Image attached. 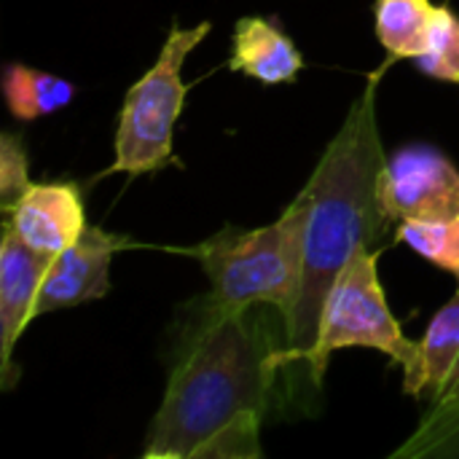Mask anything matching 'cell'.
<instances>
[{"instance_id": "1", "label": "cell", "mask_w": 459, "mask_h": 459, "mask_svg": "<svg viewBox=\"0 0 459 459\" xmlns=\"http://www.w3.org/2000/svg\"><path fill=\"white\" fill-rule=\"evenodd\" d=\"M266 320L210 307L167 379L145 438V459H255L261 425L285 368Z\"/></svg>"}, {"instance_id": "2", "label": "cell", "mask_w": 459, "mask_h": 459, "mask_svg": "<svg viewBox=\"0 0 459 459\" xmlns=\"http://www.w3.org/2000/svg\"><path fill=\"white\" fill-rule=\"evenodd\" d=\"M377 81L379 75H371L301 188L309 210L301 296L296 309L282 320L288 366L304 363L312 368L333 282L360 247L379 242L387 223L379 204V175L387 153L377 121Z\"/></svg>"}, {"instance_id": "3", "label": "cell", "mask_w": 459, "mask_h": 459, "mask_svg": "<svg viewBox=\"0 0 459 459\" xmlns=\"http://www.w3.org/2000/svg\"><path fill=\"white\" fill-rule=\"evenodd\" d=\"M307 210V196L299 191L277 221L258 229L223 226L188 250L210 280L215 307L253 309L266 304L282 320L296 309L304 280Z\"/></svg>"}, {"instance_id": "4", "label": "cell", "mask_w": 459, "mask_h": 459, "mask_svg": "<svg viewBox=\"0 0 459 459\" xmlns=\"http://www.w3.org/2000/svg\"><path fill=\"white\" fill-rule=\"evenodd\" d=\"M210 22L196 27L175 24L145 75L126 89L116 129V161L105 175H148L175 164V124L188 86L183 83L186 56L207 38Z\"/></svg>"}, {"instance_id": "5", "label": "cell", "mask_w": 459, "mask_h": 459, "mask_svg": "<svg viewBox=\"0 0 459 459\" xmlns=\"http://www.w3.org/2000/svg\"><path fill=\"white\" fill-rule=\"evenodd\" d=\"M377 261V250L360 247L333 282L320 323L315 360L309 368V379L315 385L323 382L331 355L347 347L377 350L401 368H409L414 363L417 342L406 339L401 323L395 320L379 282Z\"/></svg>"}, {"instance_id": "6", "label": "cell", "mask_w": 459, "mask_h": 459, "mask_svg": "<svg viewBox=\"0 0 459 459\" xmlns=\"http://www.w3.org/2000/svg\"><path fill=\"white\" fill-rule=\"evenodd\" d=\"M379 204L387 223L459 215V169L433 145H403L382 167Z\"/></svg>"}, {"instance_id": "7", "label": "cell", "mask_w": 459, "mask_h": 459, "mask_svg": "<svg viewBox=\"0 0 459 459\" xmlns=\"http://www.w3.org/2000/svg\"><path fill=\"white\" fill-rule=\"evenodd\" d=\"M124 245L126 242L121 237H113L97 226H86L70 247L51 258L38 290L35 317L105 299L110 293L113 253Z\"/></svg>"}, {"instance_id": "8", "label": "cell", "mask_w": 459, "mask_h": 459, "mask_svg": "<svg viewBox=\"0 0 459 459\" xmlns=\"http://www.w3.org/2000/svg\"><path fill=\"white\" fill-rule=\"evenodd\" d=\"M3 226L51 261L89 226L81 188L75 183H32L13 204L3 207Z\"/></svg>"}, {"instance_id": "9", "label": "cell", "mask_w": 459, "mask_h": 459, "mask_svg": "<svg viewBox=\"0 0 459 459\" xmlns=\"http://www.w3.org/2000/svg\"><path fill=\"white\" fill-rule=\"evenodd\" d=\"M48 258L27 247L11 229L3 226L0 239V379L3 387H13V350L30 320H35V301L48 269Z\"/></svg>"}, {"instance_id": "10", "label": "cell", "mask_w": 459, "mask_h": 459, "mask_svg": "<svg viewBox=\"0 0 459 459\" xmlns=\"http://www.w3.org/2000/svg\"><path fill=\"white\" fill-rule=\"evenodd\" d=\"M229 70L272 86L293 83L304 70V56L274 19L242 16L231 32Z\"/></svg>"}, {"instance_id": "11", "label": "cell", "mask_w": 459, "mask_h": 459, "mask_svg": "<svg viewBox=\"0 0 459 459\" xmlns=\"http://www.w3.org/2000/svg\"><path fill=\"white\" fill-rule=\"evenodd\" d=\"M459 360V290L436 312L425 336L417 342V358L403 368V390L411 398L438 401Z\"/></svg>"}, {"instance_id": "12", "label": "cell", "mask_w": 459, "mask_h": 459, "mask_svg": "<svg viewBox=\"0 0 459 459\" xmlns=\"http://www.w3.org/2000/svg\"><path fill=\"white\" fill-rule=\"evenodd\" d=\"M3 94L16 121H35L67 108L75 97V86L48 70L11 62L3 70Z\"/></svg>"}, {"instance_id": "13", "label": "cell", "mask_w": 459, "mask_h": 459, "mask_svg": "<svg viewBox=\"0 0 459 459\" xmlns=\"http://www.w3.org/2000/svg\"><path fill=\"white\" fill-rule=\"evenodd\" d=\"M433 0H377V38L393 59H417L428 48L436 19Z\"/></svg>"}, {"instance_id": "14", "label": "cell", "mask_w": 459, "mask_h": 459, "mask_svg": "<svg viewBox=\"0 0 459 459\" xmlns=\"http://www.w3.org/2000/svg\"><path fill=\"white\" fill-rule=\"evenodd\" d=\"M395 239L417 250L441 272L452 274L459 290V215L398 223Z\"/></svg>"}, {"instance_id": "15", "label": "cell", "mask_w": 459, "mask_h": 459, "mask_svg": "<svg viewBox=\"0 0 459 459\" xmlns=\"http://www.w3.org/2000/svg\"><path fill=\"white\" fill-rule=\"evenodd\" d=\"M393 457H459V403L446 409H428L417 430Z\"/></svg>"}, {"instance_id": "16", "label": "cell", "mask_w": 459, "mask_h": 459, "mask_svg": "<svg viewBox=\"0 0 459 459\" xmlns=\"http://www.w3.org/2000/svg\"><path fill=\"white\" fill-rule=\"evenodd\" d=\"M414 62L433 81L459 83V16L449 5L436 8L428 48Z\"/></svg>"}, {"instance_id": "17", "label": "cell", "mask_w": 459, "mask_h": 459, "mask_svg": "<svg viewBox=\"0 0 459 459\" xmlns=\"http://www.w3.org/2000/svg\"><path fill=\"white\" fill-rule=\"evenodd\" d=\"M32 186L30 180V159L24 151V143L5 132L0 137V202L3 207L13 204L27 188Z\"/></svg>"}, {"instance_id": "18", "label": "cell", "mask_w": 459, "mask_h": 459, "mask_svg": "<svg viewBox=\"0 0 459 459\" xmlns=\"http://www.w3.org/2000/svg\"><path fill=\"white\" fill-rule=\"evenodd\" d=\"M455 403H459V360L455 371H452V377H449V385L444 387L438 401L430 403V409H446V406H455Z\"/></svg>"}]
</instances>
